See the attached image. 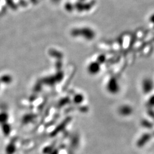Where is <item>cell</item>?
<instances>
[{
	"instance_id": "obj_1",
	"label": "cell",
	"mask_w": 154,
	"mask_h": 154,
	"mask_svg": "<svg viewBox=\"0 0 154 154\" xmlns=\"http://www.w3.org/2000/svg\"><path fill=\"white\" fill-rule=\"evenodd\" d=\"M107 90L112 94L116 93L119 91V85L116 78H112L109 81L107 85Z\"/></svg>"
},
{
	"instance_id": "obj_2",
	"label": "cell",
	"mask_w": 154,
	"mask_h": 154,
	"mask_svg": "<svg viewBox=\"0 0 154 154\" xmlns=\"http://www.w3.org/2000/svg\"><path fill=\"white\" fill-rule=\"evenodd\" d=\"M142 88L145 92L149 93L154 88L153 81L149 78L144 79L142 81Z\"/></svg>"
},
{
	"instance_id": "obj_3",
	"label": "cell",
	"mask_w": 154,
	"mask_h": 154,
	"mask_svg": "<svg viewBox=\"0 0 154 154\" xmlns=\"http://www.w3.org/2000/svg\"><path fill=\"white\" fill-rule=\"evenodd\" d=\"M88 70L89 72L91 73L92 74L98 73L99 70V65L98 63H97V62H93L88 66Z\"/></svg>"
},
{
	"instance_id": "obj_4",
	"label": "cell",
	"mask_w": 154,
	"mask_h": 154,
	"mask_svg": "<svg viewBox=\"0 0 154 154\" xmlns=\"http://www.w3.org/2000/svg\"><path fill=\"white\" fill-rule=\"evenodd\" d=\"M149 21H150V22H151L152 23H153L154 25V14H153L152 15H151V17H150Z\"/></svg>"
}]
</instances>
